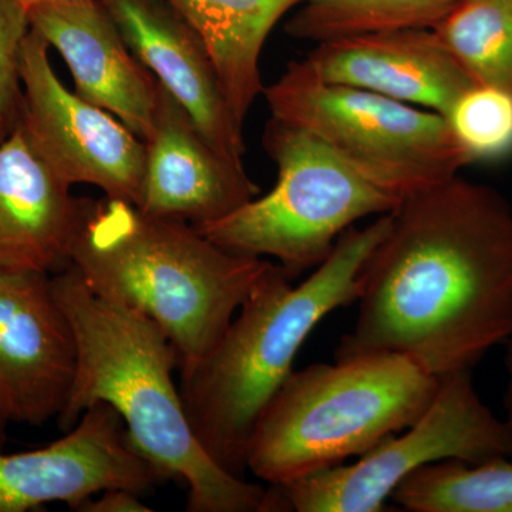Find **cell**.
I'll return each instance as SVG.
<instances>
[{
  "instance_id": "1",
  "label": "cell",
  "mask_w": 512,
  "mask_h": 512,
  "mask_svg": "<svg viewBox=\"0 0 512 512\" xmlns=\"http://www.w3.org/2000/svg\"><path fill=\"white\" fill-rule=\"evenodd\" d=\"M336 359L410 357L440 377L512 336V205L460 174L404 197L357 274Z\"/></svg>"
},
{
  "instance_id": "2",
  "label": "cell",
  "mask_w": 512,
  "mask_h": 512,
  "mask_svg": "<svg viewBox=\"0 0 512 512\" xmlns=\"http://www.w3.org/2000/svg\"><path fill=\"white\" fill-rule=\"evenodd\" d=\"M50 282L77 345L76 375L57 416L60 429H73L94 404H109L138 453L165 480L187 484V511L268 512V490L225 471L198 443L173 379L177 352L163 330L97 295L73 265Z\"/></svg>"
},
{
  "instance_id": "3",
  "label": "cell",
  "mask_w": 512,
  "mask_h": 512,
  "mask_svg": "<svg viewBox=\"0 0 512 512\" xmlns=\"http://www.w3.org/2000/svg\"><path fill=\"white\" fill-rule=\"evenodd\" d=\"M389 214L339 238L329 258L298 286L271 264L220 342L183 373L185 414L198 443L228 473L244 478L256 420L293 372L303 342L329 313L357 299V274Z\"/></svg>"
},
{
  "instance_id": "4",
  "label": "cell",
  "mask_w": 512,
  "mask_h": 512,
  "mask_svg": "<svg viewBox=\"0 0 512 512\" xmlns=\"http://www.w3.org/2000/svg\"><path fill=\"white\" fill-rule=\"evenodd\" d=\"M271 264L222 248L187 222L110 198L92 201L72 249V265L92 291L163 330L181 375L220 342Z\"/></svg>"
},
{
  "instance_id": "5",
  "label": "cell",
  "mask_w": 512,
  "mask_h": 512,
  "mask_svg": "<svg viewBox=\"0 0 512 512\" xmlns=\"http://www.w3.org/2000/svg\"><path fill=\"white\" fill-rule=\"evenodd\" d=\"M439 383L397 353L293 370L256 420L247 470L281 485L363 456L419 420Z\"/></svg>"
},
{
  "instance_id": "6",
  "label": "cell",
  "mask_w": 512,
  "mask_h": 512,
  "mask_svg": "<svg viewBox=\"0 0 512 512\" xmlns=\"http://www.w3.org/2000/svg\"><path fill=\"white\" fill-rule=\"evenodd\" d=\"M264 146L278 168L274 188L194 228L237 254L271 256L291 281L322 265L356 222L387 214L400 202L301 128L271 117Z\"/></svg>"
},
{
  "instance_id": "7",
  "label": "cell",
  "mask_w": 512,
  "mask_h": 512,
  "mask_svg": "<svg viewBox=\"0 0 512 512\" xmlns=\"http://www.w3.org/2000/svg\"><path fill=\"white\" fill-rule=\"evenodd\" d=\"M264 94L272 119L311 134L396 200L456 177L471 164L446 117L326 82L305 59L289 63Z\"/></svg>"
},
{
  "instance_id": "8",
  "label": "cell",
  "mask_w": 512,
  "mask_h": 512,
  "mask_svg": "<svg viewBox=\"0 0 512 512\" xmlns=\"http://www.w3.org/2000/svg\"><path fill=\"white\" fill-rule=\"evenodd\" d=\"M508 457V434L481 400L471 370L440 376L436 396L403 434H390L352 464L268 490V512H382L397 485L443 460L477 464Z\"/></svg>"
},
{
  "instance_id": "9",
  "label": "cell",
  "mask_w": 512,
  "mask_h": 512,
  "mask_svg": "<svg viewBox=\"0 0 512 512\" xmlns=\"http://www.w3.org/2000/svg\"><path fill=\"white\" fill-rule=\"evenodd\" d=\"M49 49L30 28L22 53L20 130L64 183L93 185L110 200L138 207L146 143L109 111L70 92L53 69Z\"/></svg>"
},
{
  "instance_id": "10",
  "label": "cell",
  "mask_w": 512,
  "mask_h": 512,
  "mask_svg": "<svg viewBox=\"0 0 512 512\" xmlns=\"http://www.w3.org/2000/svg\"><path fill=\"white\" fill-rule=\"evenodd\" d=\"M164 480L133 446L120 414L97 403L50 446L0 451V512H25L56 501L77 511L110 488L143 494Z\"/></svg>"
},
{
  "instance_id": "11",
  "label": "cell",
  "mask_w": 512,
  "mask_h": 512,
  "mask_svg": "<svg viewBox=\"0 0 512 512\" xmlns=\"http://www.w3.org/2000/svg\"><path fill=\"white\" fill-rule=\"evenodd\" d=\"M50 276L0 271V393L10 419L32 426L59 416L77 367L76 338Z\"/></svg>"
},
{
  "instance_id": "12",
  "label": "cell",
  "mask_w": 512,
  "mask_h": 512,
  "mask_svg": "<svg viewBox=\"0 0 512 512\" xmlns=\"http://www.w3.org/2000/svg\"><path fill=\"white\" fill-rule=\"evenodd\" d=\"M144 143L146 171L138 208L148 215L197 228L227 217L259 195L244 165L218 153L160 83Z\"/></svg>"
},
{
  "instance_id": "13",
  "label": "cell",
  "mask_w": 512,
  "mask_h": 512,
  "mask_svg": "<svg viewBox=\"0 0 512 512\" xmlns=\"http://www.w3.org/2000/svg\"><path fill=\"white\" fill-rule=\"evenodd\" d=\"M127 45L187 110L202 136L244 165V124L229 106L207 46L168 0H100Z\"/></svg>"
},
{
  "instance_id": "14",
  "label": "cell",
  "mask_w": 512,
  "mask_h": 512,
  "mask_svg": "<svg viewBox=\"0 0 512 512\" xmlns=\"http://www.w3.org/2000/svg\"><path fill=\"white\" fill-rule=\"evenodd\" d=\"M313 72L345 84L446 116L471 84L436 29H400L316 43L305 57Z\"/></svg>"
},
{
  "instance_id": "15",
  "label": "cell",
  "mask_w": 512,
  "mask_h": 512,
  "mask_svg": "<svg viewBox=\"0 0 512 512\" xmlns=\"http://www.w3.org/2000/svg\"><path fill=\"white\" fill-rule=\"evenodd\" d=\"M29 20L69 67L74 92L144 140L156 114L158 82L100 0L43 3L29 9Z\"/></svg>"
},
{
  "instance_id": "16",
  "label": "cell",
  "mask_w": 512,
  "mask_h": 512,
  "mask_svg": "<svg viewBox=\"0 0 512 512\" xmlns=\"http://www.w3.org/2000/svg\"><path fill=\"white\" fill-rule=\"evenodd\" d=\"M92 201L72 194L16 130L0 143V271L55 275L72 249Z\"/></svg>"
},
{
  "instance_id": "17",
  "label": "cell",
  "mask_w": 512,
  "mask_h": 512,
  "mask_svg": "<svg viewBox=\"0 0 512 512\" xmlns=\"http://www.w3.org/2000/svg\"><path fill=\"white\" fill-rule=\"evenodd\" d=\"M207 46L225 96L244 124L264 93L261 57L266 40L302 0H168Z\"/></svg>"
},
{
  "instance_id": "18",
  "label": "cell",
  "mask_w": 512,
  "mask_h": 512,
  "mask_svg": "<svg viewBox=\"0 0 512 512\" xmlns=\"http://www.w3.org/2000/svg\"><path fill=\"white\" fill-rule=\"evenodd\" d=\"M390 498L410 512H512V458L427 464Z\"/></svg>"
},
{
  "instance_id": "19",
  "label": "cell",
  "mask_w": 512,
  "mask_h": 512,
  "mask_svg": "<svg viewBox=\"0 0 512 512\" xmlns=\"http://www.w3.org/2000/svg\"><path fill=\"white\" fill-rule=\"evenodd\" d=\"M463 0H302L286 23L296 40L320 43L400 29H434Z\"/></svg>"
},
{
  "instance_id": "20",
  "label": "cell",
  "mask_w": 512,
  "mask_h": 512,
  "mask_svg": "<svg viewBox=\"0 0 512 512\" xmlns=\"http://www.w3.org/2000/svg\"><path fill=\"white\" fill-rule=\"evenodd\" d=\"M434 29L474 82L512 97V2L463 0Z\"/></svg>"
},
{
  "instance_id": "21",
  "label": "cell",
  "mask_w": 512,
  "mask_h": 512,
  "mask_svg": "<svg viewBox=\"0 0 512 512\" xmlns=\"http://www.w3.org/2000/svg\"><path fill=\"white\" fill-rule=\"evenodd\" d=\"M444 117L471 164L512 153V97L503 90L471 84Z\"/></svg>"
},
{
  "instance_id": "22",
  "label": "cell",
  "mask_w": 512,
  "mask_h": 512,
  "mask_svg": "<svg viewBox=\"0 0 512 512\" xmlns=\"http://www.w3.org/2000/svg\"><path fill=\"white\" fill-rule=\"evenodd\" d=\"M30 32L29 10L0 0V143L19 126L23 103L22 53Z\"/></svg>"
},
{
  "instance_id": "23",
  "label": "cell",
  "mask_w": 512,
  "mask_h": 512,
  "mask_svg": "<svg viewBox=\"0 0 512 512\" xmlns=\"http://www.w3.org/2000/svg\"><path fill=\"white\" fill-rule=\"evenodd\" d=\"M77 511L150 512L153 510L140 500V494L136 491L126 490V488H110V490L103 491V493L84 501Z\"/></svg>"
},
{
  "instance_id": "24",
  "label": "cell",
  "mask_w": 512,
  "mask_h": 512,
  "mask_svg": "<svg viewBox=\"0 0 512 512\" xmlns=\"http://www.w3.org/2000/svg\"><path fill=\"white\" fill-rule=\"evenodd\" d=\"M507 343L505 367H507L508 382L504 394L505 419L503 421L508 434V457L512 458V336Z\"/></svg>"
},
{
  "instance_id": "25",
  "label": "cell",
  "mask_w": 512,
  "mask_h": 512,
  "mask_svg": "<svg viewBox=\"0 0 512 512\" xmlns=\"http://www.w3.org/2000/svg\"><path fill=\"white\" fill-rule=\"evenodd\" d=\"M10 421H12V419H10L8 407H6L2 393H0V451H3L6 439H8V426Z\"/></svg>"
},
{
  "instance_id": "26",
  "label": "cell",
  "mask_w": 512,
  "mask_h": 512,
  "mask_svg": "<svg viewBox=\"0 0 512 512\" xmlns=\"http://www.w3.org/2000/svg\"><path fill=\"white\" fill-rule=\"evenodd\" d=\"M25 8H33V6L43 5V3H62V2H74V0H19Z\"/></svg>"
},
{
  "instance_id": "27",
  "label": "cell",
  "mask_w": 512,
  "mask_h": 512,
  "mask_svg": "<svg viewBox=\"0 0 512 512\" xmlns=\"http://www.w3.org/2000/svg\"><path fill=\"white\" fill-rule=\"evenodd\" d=\"M508 2H512V0H508Z\"/></svg>"
}]
</instances>
